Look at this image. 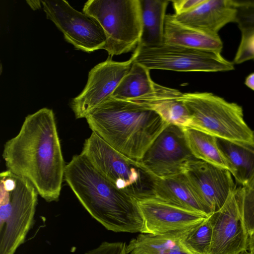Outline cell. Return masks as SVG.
I'll return each mask as SVG.
<instances>
[{"label": "cell", "mask_w": 254, "mask_h": 254, "mask_svg": "<svg viewBox=\"0 0 254 254\" xmlns=\"http://www.w3.org/2000/svg\"><path fill=\"white\" fill-rule=\"evenodd\" d=\"M2 156L6 170L29 181L45 201L59 200L66 164L52 109L26 116L18 134L5 143Z\"/></svg>", "instance_id": "cell-1"}, {"label": "cell", "mask_w": 254, "mask_h": 254, "mask_svg": "<svg viewBox=\"0 0 254 254\" xmlns=\"http://www.w3.org/2000/svg\"><path fill=\"white\" fill-rule=\"evenodd\" d=\"M64 180L90 215L107 230L142 232L137 198L116 187L82 155H74L66 164Z\"/></svg>", "instance_id": "cell-2"}, {"label": "cell", "mask_w": 254, "mask_h": 254, "mask_svg": "<svg viewBox=\"0 0 254 254\" xmlns=\"http://www.w3.org/2000/svg\"><path fill=\"white\" fill-rule=\"evenodd\" d=\"M85 119L92 132L116 150L138 161L169 125L154 110L110 96Z\"/></svg>", "instance_id": "cell-3"}, {"label": "cell", "mask_w": 254, "mask_h": 254, "mask_svg": "<svg viewBox=\"0 0 254 254\" xmlns=\"http://www.w3.org/2000/svg\"><path fill=\"white\" fill-rule=\"evenodd\" d=\"M0 182V254H14L32 227L39 194L29 181L7 170Z\"/></svg>", "instance_id": "cell-4"}, {"label": "cell", "mask_w": 254, "mask_h": 254, "mask_svg": "<svg viewBox=\"0 0 254 254\" xmlns=\"http://www.w3.org/2000/svg\"><path fill=\"white\" fill-rule=\"evenodd\" d=\"M180 99L190 116L188 127L217 138L254 142V132L239 104L209 92L183 93Z\"/></svg>", "instance_id": "cell-5"}, {"label": "cell", "mask_w": 254, "mask_h": 254, "mask_svg": "<svg viewBox=\"0 0 254 254\" xmlns=\"http://www.w3.org/2000/svg\"><path fill=\"white\" fill-rule=\"evenodd\" d=\"M83 12L94 18L104 29L109 55L127 53L140 42L142 20L139 0H89Z\"/></svg>", "instance_id": "cell-6"}, {"label": "cell", "mask_w": 254, "mask_h": 254, "mask_svg": "<svg viewBox=\"0 0 254 254\" xmlns=\"http://www.w3.org/2000/svg\"><path fill=\"white\" fill-rule=\"evenodd\" d=\"M134 62L149 69L176 71L224 72L234 69V64L221 52L196 49L163 43L155 46L137 45Z\"/></svg>", "instance_id": "cell-7"}, {"label": "cell", "mask_w": 254, "mask_h": 254, "mask_svg": "<svg viewBox=\"0 0 254 254\" xmlns=\"http://www.w3.org/2000/svg\"><path fill=\"white\" fill-rule=\"evenodd\" d=\"M41 3L47 18L76 49L88 53L103 49L106 36L94 18L76 10L65 0H44Z\"/></svg>", "instance_id": "cell-8"}, {"label": "cell", "mask_w": 254, "mask_h": 254, "mask_svg": "<svg viewBox=\"0 0 254 254\" xmlns=\"http://www.w3.org/2000/svg\"><path fill=\"white\" fill-rule=\"evenodd\" d=\"M80 154L116 187L138 197L135 188L140 183L142 170L137 161L121 153L92 131Z\"/></svg>", "instance_id": "cell-9"}, {"label": "cell", "mask_w": 254, "mask_h": 254, "mask_svg": "<svg viewBox=\"0 0 254 254\" xmlns=\"http://www.w3.org/2000/svg\"><path fill=\"white\" fill-rule=\"evenodd\" d=\"M194 159L183 127L169 124L137 162L140 169L150 177L165 178L183 173Z\"/></svg>", "instance_id": "cell-10"}, {"label": "cell", "mask_w": 254, "mask_h": 254, "mask_svg": "<svg viewBox=\"0 0 254 254\" xmlns=\"http://www.w3.org/2000/svg\"><path fill=\"white\" fill-rule=\"evenodd\" d=\"M133 62V55L127 61L122 62L109 58L93 67L84 89L70 102L75 118H85L91 110L111 96Z\"/></svg>", "instance_id": "cell-11"}, {"label": "cell", "mask_w": 254, "mask_h": 254, "mask_svg": "<svg viewBox=\"0 0 254 254\" xmlns=\"http://www.w3.org/2000/svg\"><path fill=\"white\" fill-rule=\"evenodd\" d=\"M143 220L140 233L163 235L183 232L203 221L209 216L175 205L153 195L137 198Z\"/></svg>", "instance_id": "cell-12"}, {"label": "cell", "mask_w": 254, "mask_h": 254, "mask_svg": "<svg viewBox=\"0 0 254 254\" xmlns=\"http://www.w3.org/2000/svg\"><path fill=\"white\" fill-rule=\"evenodd\" d=\"M183 174L199 199L212 213L224 205L237 188L228 170L197 159L188 164Z\"/></svg>", "instance_id": "cell-13"}, {"label": "cell", "mask_w": 254, "mask_h": 254, "mask_svg": "<svg viewBox=\"0 0 254 254\" xmlns=\"http://www.w3.org/2000/svg\"><path fill=\"white\" fill-rule=\"evenodd\" d=\"M209 219L212 236L208 254H241L247 252L249 235L240 212L236 189Z\"/></svg>", "instance_id": "cell-14"}, {"label": "cell", "mask_w": 254, "mask_h": 254, "mask_svg": "<svg viewBox=\"0 0 254 254\" xmlns=\"http://www.w3.org/2000/svg\"><path fill=\"white\" fill-rule=\"evenodd\" d=\"M179 23L213 35L229 23L234 22L236 8L233 0H203L190 11L173 14Z\"/></svg>", "instance_id": "cell-15"}, {"label": "cell", "mask_w": 254, "mask_h": 254, "mask_svg": "<svg viewBox=\"0 0 254 254\" xmlns=\"http://www.w3.org/2000/svg\"><path fill=\"white\" fill-rule=\"evenodd\" d=\"M182 94L177 89L155 83L152 92L130 101L154 110L169 124L182 127H188L190 123V116L180 99Z\"/></svg>", "instance_id": "cell-16"}, {"label": "cell", "mask_w": 254, "mask_h": 254, "mask_svg": "<svg viewBox=\"0 0 254 254\" xmlns=\"http://www.w3.org/2000/svg\"><path fill=\"white\" fill-rule=\"evenodd\" d=\"M150 178V193L155 197L208 216L212 214L199 199L183 173L165 178Z\"/></svg>", "instance_id": "cell-17"}, {"label": "cell", "mask_w": 254, "mask_h": 254, "mask_svg": "<svg viewBox=\"0 0 254 254\" xmlns=\"http://www.w3.org/2000/svg\"><path fill=\"white\" fill-rule=\"evenodd\" d=\"M163 43L189 48L221 52L223 44L219 35L209 34L184 25L166 15Z\"/></svg>", "instance_id": "cell-18"}, {"label": "cell", "mask_w": 254, "mask_h": 254, "mask_svg": "<svg viewBox=\"0 0 254 254\" xmlns=\"http://www.w3.org/2000/svg\"><path fill=\"white\" fill-rule=\"evenodd\" d=\"M217 141L232 176L240 186H247L254 179V142Z\"/></svg>", "instance_id": "cell-19"}, {"label": "cell", "mask_w": 254, "mask_h": 254, "mask_svg": "<svg viewBox=\"0 0 254 254\" xmlns=\"http://www.w3.org/2000/svg\"><path fill=\"white\" fill-rule=\"evenodd\" d=\"M181 232L163 235L140 233L127 244V254H196L184 243Z\"/></svg>", "instance_id": "cell-20"}, {"label": "cell", "mask_w": 254, "mask_h": 254, "mask_svg": "<svg viewBox=\"0 0 254 254\" xmlns=\"http://www.w3.org/2000/svg\"><path fill=\"white\" fill-rule=\"evenodd\" d=\"M139 2L142 29L138 45L155 46L163 43L169 0H139Z\"/></svg>", "instance_id": "cell-21"}, {"label": "cell", "mask_w": 254, "mask_h": 254, "mask_svg": "<svg viewBox=\"0 0 254 254\" xmlns=\"http://www.w3.org/2000/svg\"><path fill=\"white\" fill-rule=\"evenodd\" d=\"M149 71L147 67L133 62L111 97L118 100L130 101L152 92L155 83L151 78Z\"/></svg>", "instance_id": "cell-22"}, {"label": "cell", "mask_w": 254, "mask_h": 254, "mask_svg": "<svg viewBox=\"0 0 254 254\" xmlns=\"http://www.w3.org/2000/svg\"><path fill=\"white\" fill-rule=\"evenodd\" d=\"M183 130L187 145L196 159L229 170L216 137L188 127H183Z\"/></svg>", "instance_id": "cell-23"}, {"label": "cell", "mask_w": 254, "mask_h": 254, "mask_svg": "<svg viewBox=\"0 0 254 254\" xmlns=\"http://www.w3.org/2000/svg\"><path fill=\"white\" fill-rule=\"evenodd\" d=\"M184 243L196 254H208L212 236L209 216L196 226L181 232Z\"/></svg>", "instance_id": "cell-24"}, {"label": "cell", "mask_w": 254, "mask_h": 254, "mask_svg": "<svg viewBox=\"0 0 254 254\" xmlns=\"http://www.w3.org/2000/svg\"><path fill=\"white\" fill-rule=\"evenodd\" d=\"M240 212L249 236L254 232V189L240 186L236 189Z\"/></svg>", "instance_id": "cell-25"}, {"label": "cell", "mask_w": 254, "mask_h": 254, "mask_svg": "<svg viewBox=\"0 0 254 254\" xmlns=\"http://www.w3.org/2000/svg\"><path fill=\"white\" fill-rule=\"evenodd\" d=\"M236 8L235 23L241 34L254 32V0H233Z\"/></svg>", "instance_id": "cell-26"}, {"label": "cell", "mask_w": 254, "mask_h": 254, "mask_svg": "<svg viewBox=\"0 0 254 254\" xmlns=\"http://www.w3.org/2000/svg\"><path fill=\"white\" fill-rule=\"evenodd\" d=\"M251 60H254V32L241 34L233 63L241 64Z\"/></svg>", "instance_id": "cell-27"}, {"label": "cell", "mask_w": 254, "mask_h": 254, "mask_svg": "<svg viewBox=\"0 0 254 254\" xmlns=\"http://www.w3.org/2000/svg\"><path fill=\"white\" fill-rule=\"evenodd\" d=\"M127 244L123 242H103L84 254H127Z\"/></svg>", "instance_id": "cell-28"}, {"label": "cell", "mask_w": 254, "mask_h": 254, "mask_svg": "<svg viewBox=\"0 0 254 254\" xmlns=\"http://www.w3.org/2000/svg\"><path fill=\"white\" fill-rule=\"evenodd\" d=\"M203 0H172L175 11V15H180L188 13L193 10Z\"/></svg>", "instance_id": "cell-29"}, {"label": "cell", "mask_w": 254, "mask_h": 254, "mask_svg": "<svg viewBox=\"0 0 254 254\" xmlns=\"http://www.w3.org/2000/svg\"><path fill=\"white\" fill-rule=\"evenodd\" d=\"M244 83L248 87L254 91V72L246 77Z\"/></svg>", "instance_id": "cell-30"}, {"label": "cell", "mask_w": 254, "mask_h": 254, "mask_svg": "<svg viewBox=\"0 0 254 254\" xmlns=\"http://www.w3.org/2000/svg\"><path fill=\"white\" fill-rule=\"evenodd\" d=\"M248 250L249 254H254V232L249 236L248 241Z\"/></svg>", "instance_id": "cell-31"}, {"label": "cell", "mask_w": 254, "mask_h": 254, "mask_svg": "<svg viewBox=\"0 0 254 254\" xmlns=\"http://www.w3.org/2000/svg\"><path fill=\"white\" fill-rule=\"evenodd\" d=\"M26 2L33 10H36L41 7L40 2H41V0H28L26 1Z\"/></svg>", "instance_id": "cell-32"}, {"label": "cell", "mask_w": 254, "mask_h": 254, "mask_svg": "<svg viewBox=\"0 0 254 254\" xmlns=\"http://www.w3.org/2000/svg\"><path fill=\"white\" fill-rule=\"evenodd\" d=\"M244 187L254 189V179L247 186Z\"/></svg>", "instance_id": "cell-33"}, {"label": "cell", "mask_w": 254, "mask_h": 254, "mask_svg": "<svg viewBox=\"0 0 254 254\" xmlns=\"http://www.w3.org/2000/svg\"><path fill=\"white\" fill-rule=\"evenodd\" d=\"M241 254H249V253L248 252H244V253H242Z\"/></svg>", "instance_id": "cell-34"}]
</instances>
